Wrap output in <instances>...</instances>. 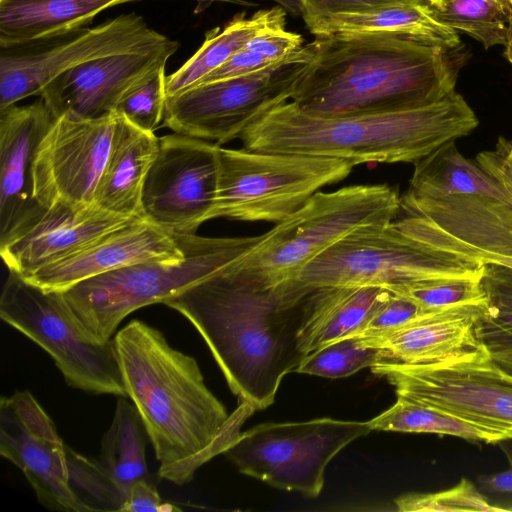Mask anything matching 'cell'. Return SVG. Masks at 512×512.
Masks as SVG:
<instances>
[{"label": "cell", "instance_id": "6da1fadb", "mask_svg": "<svg viewBox=\"0 0 512 512\" xmlns=\"http://www.w3.org/2000/svg\"><path fill=\"white\" fill-rule=\"evenodd\" d=\"M113 341L126 397L160 463L158 475L177 485L188 483L238 438L255 410L240 402L229 415L206 386L196 359L143 321L132 320Z\"/></svg>", "mask_w": 512, "mask_h": 512}, {"label": "cell", "instance_id": "7a4b0ae2", "mask_svg": "<svg viewBox=\"0 0 512 512\" xmlns=\"http://www.w3.org/2000/svg\"><path fill=\"white\" fill-rule=\"evenodd\" d=\"M315 289L285 282L256 288L221 268L166 299L199 332L240 402L255 411L274 401L306 354L299 333Z\"/></svg>", "mask_w": 512, "mask_h": 512}, {"label": "cell", "instance_id": "3957f363", "mask_svg": "<svg viewBox=\"0 0 512 512\" xmlns=\"http://www.w3.org/2000/svg\"><path fill=\"white\" fill-rule=\"evenodd\" d=\"M290 101L317 115L394 110L456 91L464 55L457 48L391 34H333L310 42Z\"/></svg>", "mask_w": 512, "mask_h": 512}, {"label": "cell", "instance_id": "277c9868", "mask_svg": "<svg viewBox=\"0 0 512 512\" xmlns=\"http://www.w3.org/2000/svg\"><path fill=\"white\" fill-rule=\"evenodd\" d=\"M479 120L456 91L440 100L394 110L317 115L282 102L242 133L243 148L364 163H415L466 136Z\"/></svg>", "mask_w": 512, "mask_h": 512}, {"label": "cell", "instance_id": "5b68a950", "mask_svg": "<svg viewBox=\"0 0 512 512\" xmlns=\"http://www.w3.org/2000/svg\"><path fill=\"white\" fill-rule=\"evenodd\" d=\"M400 211L401 196L388 184L318 191L221 270L249 286L276 287L293 280L340 239L367 227L388 224Z\"/></svg>", "mask_w": 512, "mask_h": 512}, {"label": "cell", "instance_id": "8992f818", "mask_svg": "<svg viewBox=\"0 0 512 512\" xmlns=\"http://www.w3.org/2000/svg\"><path fill=\"white\" fill-rule=\"evenodd\" d=\"M260 238L204 237L183 234L179 260L134 264L86 279L61 291L81 329L94 341L112 339L122 320L135 310L179 293L238 258Z\"/></svg>", "mask_w": 512, "mask_h": 512}, {"label": "cell", "instance_id": "52a82bcc", "mask_svg": "<svg viewBox=\"0 0 512 512\" xmlns=\"http://www.w3.org/2000/svg\"><path fill=\"white\" fill-rule=\"evenodd\" d=\"M484 265L429 248L405 234L393 220L340 239L291 281L308 289L375 286L391 291L433 279H481Z\"/></svg>", "mask_w": 512, "mask_h": 512}, {"label": "cell", "instance_id": "ba28073f", "mask_svg": "<svg viewBox=\"0 0 512 512\" xmlns=\"http://www.w3.org/2000/svg\"><path fill=\"white\" fill-rule=\"evenodd\" d=\"M355 166L345 159L218 145L212 219L276 224L321 188L348 177Z\"/></svg>", "mask_w": 512, "mask_h": 512}, {"label": "cell", "instance_id": "9c48e42d", "mask_svg": "<svg viewBox=\"0 0 512 512\" xmlns=\"http://www.w3.org/2000/svg\"><path fill=\"white\" fill-rule=\"evenodd\" d=\"M0 317L52 357L68 386L126 397L113 338L105 343L92 340L60 291L45 290L9 271L0 297Z\"/></svg>", "mask_w": 512, "mask_h": 512}, {"label": "cell", "instance_id": "30bf717a", "mask_svg": "<svg viewBox=\"0 0 512 512\" xmlns=\"http://www.w3.org/2000/svg\"><path fill=\"white\" fill-rule=\"evenodd\" d=\"M371 371L386 378L396 396L512 439V375L491 359L483 343L442 362L407 365L382 360Z\"/></svg>", "mask_w": 512, "mask_h": 512}, {"label": "cell", "instance_id": "8fae6325", "mask_svg": "<svg viewBox=\"0 0 512 512\" xmlns=\"http://www.w3.org/2000/svg\"><path fill=\"white\" fill-rule=\"evenodd\" d=\"M371 431L368 421L328 417L263 423L241 432L223 454L245 475L278 489L317 497L329 462Z\"/></svg>", "mask_w": 512, "mask_h": 512}, {"label": "cell", "instance_id": "7c38bea8", "mask_svg": "<svg viewBox=\"0 0 512 512\" xmlns=\"http://www.w3.org/2000/svg\"><path fill=\"white\" fill-rule=\"evenodd\" d=\"M307 63L290 62L167 96L164 125L221 146L239 139L259 116L290 101Z\"/></svg>", "mask_w": 512, "mask_h": 512}, {"label": "cell", "instance_id": "4fadbf2b", "mask_svg": "<svg viewBox=\"0 0 512 512\" xmlns=\"http://www.w3.org/2000/svg\"><path fill=\"white\" fill-rule=\"evenodd\" d=\"M397 227L421 244L512 268V206L483 195L401 196Z\"/></svg>", "mask_w": 512, "mask_h": 512}, {"label": "cell", "instance_id": "5bb4252c", "mask_svg": "<svg viewBox=\"0 0 512 512\" xmlns=\"http://www.w3.org/2000/svg\"><path fill=\"white\" fill-rule=\"evenodd\" d=\"M169 38L151 29L141 16L120 15L93 28H83L49 47L18 52L2 49L0 110L33 95L65 71L86 62L126 53L158 49Z\"/></svg>", "mask_w": 512, "mask_h": 512}, {"label": "cell", "instance_id": "9a60e30c", "mask_svg": "<svg viewBox=\"0 0 512 512\" xmlns=\"http://www.w3.org/2000/svg\"><path fill=\"white\" fill-rule=\"evenodd\" d=\"M218 145L182 134L159 138L142 191V216L175 234H194L212 219Z\"/></svg>", "mask_w": 512, "mask_h": 512}, {"label": "cell", "instance_id": "2e32d148", "mask_svg": "<svg viewBox=\"0 0 512 512\" xmlns=\"http://www.w3.org/2000/svg\"><path fill=\"white\" fill-rule=\"evenodd\" d=\"M115 111L97 118H55L33 165L34 196L44 207L55 203L86 207L95 195L108 159Z\"/></svg>", "mask_w": 512, "mask_h": 512}, {"label": "cell", "instance_id": "e0dca14e", "mask_svg": "<svg viewBox=\"0 0 512 512\" xmlns=\"http://www.w3.org/2000/svg\"><path fill=\"white\" fill-rule=\"evenodd\" d=\"M0 455L22 471L44 507L90 512L71 486L66 445L29 391L0 400Z\"/></svg>", "mask_w": 512, "mask_h": 512}, {"label": "cell", "instance_id": "ac0fdd59", "mask_svg": "<svg viewBox=\"0 0 512 512\" xmlns=\"http://www.w3.org/2000/svg\"><path fill=\"white\" fill-rule=\"evenodd\" d=\"M147 439L134 404L119 398L97 459L66 446L71 486L90 512H121L132 484L147 476Z\"/></svg>", "mask_w": 512, "mask_h": 512}, {"label": "cell", "instance_id": "d6986e66", "mask_svg": "<svg viewBox=\"0 0 512 512\" xmlns=\"http://www.w3.org/2000/svg\"><path fill=\"white\" fill-rule=\"evenodd\" d=\"M170 40L150 52L103 57L71 68L54 78L40 93L55 118H97L113 112L132 90L164 68L177 51Z\"/></svg>", "mask_w": 512, "mask_h": 512}, {"label": "cell", "instance_id": "ffe728a7", "mask_svg": "<svg viewBox=\"0 0 512 512\" xmlns=\"http://www.w3.org/2000/svg\"><path fill=\"white\" fill-rule=\"evenodd\" d=\"M54 120L41 97L0 110V245L23 233L46 209L34 196L33 165Z\"/></svg>", "mask_w": 512, "mask_h": 512}, {"label": "cell", "instance_id": "44dd1931", "mask_svg": "<svg viewBox=\"0 0 512 512\" xmlns=\"http://www.w3.org/2000/svg\"><path fill=\"white\" fill-rule=\"evenodd\" d=\"M184 256L183 234L172 233L145 218H137L24 278L45 290L61 292L122 267L179 260Z\"/></svg>", "mask_w": 512, "mask_h": 512}, {"label": "cell", "instance_id": "7402d4cb", "mask_svg": "<svg viewBox=\"0 0 512 512\" xmlns=\"http://www.w3.org/2000/svg\"><path fill=\"white\" fill-rule=\"evenodd\" d=\"M137 218L142 217L112 214L96 205L55 203L23 233L0 245V255L9 271L27 277Z\"/></svg>", "mask_w": 512, "mask_h": 512}, {"label": "cell", "instance_id": "603a6c76", "mask_svg": "<svg viewBox=\"0 0 512 512\" xmlns=\"http://www.w3.org/2000/svg\"><path fill=\"white\" fill-rule=\"evenodd\" d=\"M486 313L487 304L434 309L389 333L358 339L362 346L381 350L385 361L407 365L438 363L482 344L478 327Z\"/></svg>", "mask_w": 512, "mask_h": 512}, {"label": "cell", "instance_id": "cb8c5ba5", "mask_svg": "<svg viewBox=\"0 0 512 512\" xmlns=\"http://www.w3.org/2000/svg\"><path fill=\"white\" fill-rule=\"evenodd\" d=\"M158 148L159 137L154 132L142 130L116 113L110 151L94 204L112 214L143 218V186Z\"/></svg>", "mask_w": 512, "mask_h": 512}, {"label": "cell", "instance_id": "d4e9b609", "mask_svg": "<svg viewBox=\"0 0 512 512\" xmlns=\"http://www.w3.org/2000/svg\"><path fill=\"white\" fill-rule=\"evenodd\" d=\"M316 37L333 34H391L446 48L460 45L458 32L440 23L424 0L329 13L304 20Z\"/></svg>", "mask_w": 512, "mask_h": 512}, {"label": "cell", "instance_id": "484cf974", "mask_svg": "<svg viewBox=\"0 0 512 512\" xmlns=\"http://www.w3.org/2000/svg\"><path fill=\"white\" fill-rule=\"evenodd\" d=\"M132 0H0L1 49L24 48L88 27L95 16Z\"/></svg>", "mask_w": 512, "mask_h": 512}, {"label": "cell", "instance_id": "4316f807", "mask_svg": "<svg viewBox=\"0 0 512 512\" xmlns=\"http://www.w3.org/2000/svg\"><path fill=\"white\" fill-rule=\"evenodd\" d=\"M389 294V290L375 286L315 289L299 333L302 351L307 355L328 344L355 337Z\"/></svg>", "mask_w": 512, "mask_h": 512}, {"label": "cell", "instance_id": "83f0119b", "mask_svg": "<svg viewBox=\"0 0 512 512\" xmlns=\"http://www.w3.org/2000/svg\"><path fill=\"white\" fill-rule=\"evenodd\" d=\"M285 25L286 10L278 6L259 10L250 17L245 12L238 13L223 27L207 31L201 47L178 70L166 76L167 96L195 86L260 33Z\"/></svg>", "mask_w": 512, "mask_h": 512}, {"label": "cell", "instance_id": "f1b7e54d", "mask_svg": "<svg viewBox=\"0 0 512 512\" xmlns=\"http://www.w3.org/2000/svg\"><path fill=\"white\" fill-rule=\"evenodd\" d=\"M407 193L419 198L483 195L512 206V199L475 160L464 157L456 140L416 161Z\"/></svg>", "mask_w": 512, "mask_h": 512}, {"label": "cell", "instance_id": "f546056e", "mask_svg": "<svg viewBox=\"0 0 512 512\" xmlns=\"http://www.w3.org/2000/svg\"><path fill=\"white\" fill-rule=\"evenodd\" d=\"M372 431L451 435L488 443L507 440L492 429L397 396L396 402L368 421Z\"/></svg>", "mask_w": 512, "mask_h": 512}, {"label": "cell", "instance_id": "4dcf8cb0", "mask_svg": "<svg viewBox=\"0 0 512 512\" xmlns=\"http://www.w3.org/2000/svg\"><path fill=\"white\" fill-rule=\"evenodd\" d=\"M430 6L440 23L469 35L485 49L506 46L512 33V6L506 0H437Z\"/></svg>", "mask_w": 512, "mask_h": 512}, {"label": "cell", "instance_id": "1f68e13d", "mask_svg": "<svg viewBox=\"0 0 512 512\" xmlns=\"http://www.w3.org/2000/svg\"><path fill=\"white\" fill-rule=\"evenodd\" d=\"M377 348L362 346L357 337L328 344L305 356L295 372L336 379L371 368L383 359Z\"/></svg>", "mask_w": 512, "mask_h": 512}, {"label": "cell", "instance_id": "d6a6232c", "mask_svg": "<svg viewBox=\"0 0 512 512\" xmlns=\"http://www.w3.org/2000/svg\"><path fill=\"white\" fill-rule=\"evenodd\" d=\"M426 309L487 304L481 279L446 278L421 281L391 290Z\"/></svg>", "mask_w": 512, "mask_h": 512}, {"label": "cell", "instance_id": "836d02e7", "mask_svg": "<svg viewBox=\"0 0 512 512\" xmlns=\"http://www.w3.org/2000/svg\"><path fill=\"white\" fill-rule=\"evenodd\" d=\"M398 511L402 512H456V511H506L497 507L475 488L467 479L454 487L436 493H412L395 500Z\"/></svg>", "mask_w": 512, "mask_h": 512}, {"label": "cell", "instance_id": "e575fe53", "mask_svg": "<svg viewBox=\"0 0 512 512\" xmlns=\"http://www.w3.org/2000/svg\"><path fill=\"white\" fill-rule=\"evenodd\" d=\"M165 67L148 81L129 92L116 106L115 112L136 127L154 132L164 118L166 105Z\"/></svg>", "mask_w": 512, "mask_h": 512}, {"label": "cell", "instance_id": "d590c367", "mask_svg": "<svg viewBox=\"0 0 512 512\" xmlns=\"http://www.w3.org/2000/svg\"><path fill=\"white\" fill-rule=\"evenodd\" d=\"M482 285L487 298L484 321L512 332V268L485 264Z\"/></svg>", "mask_w": 512, "mask_h": 512}, {"label": "cell", "instance_id": "8d00e7d4", "mask_svg": "<svg viewBox=\"0 0 512 512\" xmlns=\"http://www.w3.org/2000/svg\"><path fill=\"white\" fill-rule=\"evenodd\" d=\"M430 310L434 309L423 308L403 296L390 292L355 337L371 338L389 333Z\"/></svg>", "mask_w": 512, "mask_h": 512}, {"label": "cell", "instance_id": "74e56055", "mask_svg": "<svg viewBox=\"0 0 512 512\" xmlns=\"http://www.w3.org/2000/svg\"><path fill=\"white\" fill-rule=\"evenodd\" d=\"M303 41L300 34L276 28L260 33L245 48L272 60H284L302 48Z\"/></svg>", "mask_w": 512, "mask_h": 512}, {"label": "cell", "instance_id": "f35d334b", "mask_svg": "<svg viewBox=\"0 0 512 512\" xmlns=\"http://www.w3.org/2000/svg\"><path fill=\"white\" fill-rule=\"evenodd\" d=\"M475 161L512 199V140L499 137L494 149L478 153Z\"/></svg>", "mask_w": 512, "mask_h": 512}, {"label": "cell", "instance_id": "ab89813d", "mask_svg": "<svg viewBox=\"0 0 512 512\" xmlns=\"http://www.w3.org/2000/svg\"><path fill=\"white\" fill-rule=\"evenodd\" d=\"M144 511L173 512L181 509L171 503L163 502L156 487L145 477L132 484L121 509V512Z\"/></svg>", "mask_w": 512, "mask_h": 512}, {"label": "cell", "instance_id": "60d3db41", "mask_svg": "<svg viewBox=\"0 0 512 512\" xmlns=\"http://www.w3.org/2000/svg\"><path fill=\"white\" fill-rule=\"evenodd\" d=\"M483 318L478 327L481 342L487 348L491 359L512 375V332L492 326Z\"/></svg>", "mask_w": 512, "mask_h": 512}, {"label": "cell", "instance_id": "b9f144b4", "mask_svg": "<svg viewBox=\"0 0 512 512\" xmlns=\"http://www.w3.org/2000/svg\"><path fill=\"white\" fill-rule=\"evenodd\" d=\"M303 20L329 13L357 11L402 1L411 0H299ZM425 1V0H424Z\"/></svg>", "mask_w": 512, "mask_h": 512}, {"label": "cell", "instance_id": "7bdbcfd3", "mask_svg": "<svg viewBox=\"0 0 512 512\" xmlns=\"http://www.w3.org/2000/svg\"><path fill=\"white\" fill-rule=\"evenodd\" d=\"M482 484L492 492L512 493V467L500 473L484 476Z\"/></svg>", "mask_w": 512, "mask_h": 512}, {"label": "cell", "instance_id": "ee69618b", "mask_svg": "<svg viewBox=\"0 0 512 512\" xmlns=\"http://www.w3.org/2000/svg\"><path fill=\"white\" fill-rule=\"evenodd\" d=\"M132 1H140V0H132ZM195 1L197 3L196 8L194 10L195 14L205 11L214 2H227V3H232V4L241 5V6H247V7H253V6L257 5L256 3L249 2L246 0H195Z\"/></svg>", "mask_w": 512, "mask_h": 512}, {"label": "cell", "instance_id": "f6af8a7d", "mask_svg": "<svg viewBox=\"0 0 512 512\" xmlns=\"http://www.w3.org/2000/svg\"><path fill=\"white\" fill-rule=\"evenodd\" d=\"M295 16L302 15V6L299 0H272Z\"/></svg>", "mask_w": 512, "mask_h": 512}, {"label": "cell", "instance_id": "bcb514c9", "mask_svg": "<svg viewBox=\"0 0 512 512\" xmlns=\"http://www.w3.org/2000/svg\"><path fill=\"white\" fill-rule=\"evenodd\" d=\"M505 47H506V49H505L504 55L508 59V61L512 64V33H511L509 40Z\"/></svg>", "mask_w": 512, "mask_h": 512}, {"label": "cell", "instance_id": "7dc6e473", "mask_svg": "<svg viewBox=\"0 0 512 512\" xmlns=\"http://www.w3.org/2000/svg\"><path fill=\"white\" fill-rule=\"evenodd\" d=\"M425 1H426L429 5H431V4L435 3L437 0H425ZM506 1H508V2L511 4V6H512V0H506Z\"/></svg>", "mask_w": 512, "mask_h": 512}]
</instances>
